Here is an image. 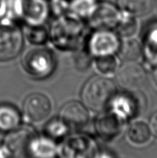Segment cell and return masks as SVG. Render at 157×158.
Wrapping results in <instances>:
<instances>
[{"instance_id": "277c9868", "label": "cell", "mask_w": 157, "mask_h": 158, "mask_svg": "<svg viewBox=\"0 0 157 158\" xmlns=\"http://www.w3.org/2000/svg\"><path fill=\"white\" fill-rule=\"evenodd\" d=\"M52 110V104L46 95L40 93L27 97L23 104V113L26 118L34 123L42 122L47 118Z\"/></svg>"}, {"instance_id": "d4e9b609", "label": "cell", "mask_w": 157, "mask_h": 158, "mask_svg": "<svg viewBox=\"0 0 157 158\" xmlns=\"http://www.w3.org/2000/svg\"><path fill=\"white\" fill-rule=\"evenodd\" d=\"M6 153H7V151H6V148L2 149V147L0 146V158H3V156L6 155Z\"/></svg>"}, {"instance_id": "8992f818", "label": "cell", "mask_w": 157, "mask_h": 158, "mask_svg": "<svg viewBox=\"0 0 157 158\" xmlns=\"http://www.w3.org/2000/svg\"><path fill=\"white\" fill-rule=\"evenodd\" d=\"M33 140L31 133L26 130H18L11 133L6 139L5 148L9 155L15 158L31 156V144Z\"/></svg>"}, {"instance_id": "ac0fdd59", "label": "cell", "mask_w": 157, "mask_h": 158, "mask_svg": "<svg viewBox=\"0 0 157 158\" xmlns=\"http://www.w3.org/2000/svg\"><path fill=\"white\" fill-rule=\"evenodd\" d=\"M95 0H74L71 4V10L78 16H90L95 10Z\"/></svg>"}, {"instance_id": "9a60e30c", "label": "cell", "mask_w": 157, "mask_h": 158, "mask_svg": "<svg viewBox=\"0 0 157 158\" xmlns=\"http://www.w3.org/2000/svg\"><path fill=\"white\" fill-rule=\"evenodd\" d=\"M127 135L132 143L137 145H143L150 140L151 132L146 123L135 122L128 129Z\"/></svg>"}, {"instance_id": "8fae6325", "label": "cell", "mask_w": 157, "mask_h": 158, "mask_svg": "<svg viewBox=\"0 0 157 158\" xmlns=\"http://www.w3.org/2000/svg\"><path fill=\"white\" fill-rule=\"evenodd\" d=\"M95 127L99 135L103 138H114L121 131V119L114 113L103 114L97 120Z\"/></svg>"}, {"instance_id": "ba28073f", "label": "cell", "mask_w": 157, "mask_h": 158, "mask_svg": "<svg viewBox=\"0 0 157 158\" xmlns=\"http://www.w3.org/2000/svg\"><path fill=\"white\" fill-rule=\"evenodd\" d=\"M89 17L92 27L99 30H107L116 26L121 19L118 10L109 3L96 6Z\"/></svg>"}, {"instance_id": "cb8c5ba5", "label": "cell", "mask_w": 157, "mask_h": 158, "mask_svg": "<svg viewBox=\"0 0 157 158\" xmlns=\"http://www.w3.org/2000/svg\"><path fill=\"white\" fill-rule=\"evenodd\" d=\"M149 126L154 137L157 139V110L152 114L149 120Z\"/></svg>"}, {"instance_id": "2e32d148", "label": "cell", "mask_w": 157, "mask_h": 158, "mask_svg": "<svg viewBox=\"0 0 157 158\" xmlns=\"http://www.w3.org/2000/svg\"><path fill=\"white\" fill-rule=\"evenodd\" d=\"M55 154V147L49 140L40 138L33 140L31 144V155L37 158H52Z\"/></svg>"}, {"instance_id": "5b68a950", "label": "cell", "mask_w": 157, "mask_h": 158, "mask_svg": "<svg viewBox=\"0 0 157 158\" xmlns=\"http://www.w3.org/2000/svg\"><path fill=\"white\" fill-rule=\"evenodd\" d=\"M117 80L126 89L135 90L146 84L147 74L138 63L126 62L119 69Z\"/></svg>"}, {"instance_id": "5bb4252c", "label": "cell", "mask_w": 157, "mask_h": 158, "mask_svg": "<svg viewBox=\"0 0 157 158\" xmlns=\"http://www.w3.org/2000/svg\"><path fill=\"white\" fill-rule=\"evenodd\" d=\"M111 103L112 104L113 113L121 120L127 119L136 112V102L132 100V98L128 96L122 95L115 97Z\"/></svg>"}, {"instance_id": "52a82bcc", "label": "cell", "mask_w": 157, "mask_h": 158, "mask_svg": "<svg viewBox=\"0 0 157 158\" xmlns=\"http://www.w3.org/2000/svg\"><path fill=\"white\" fill-rule=\"evenodd\" d=\"M120 46L116 35L107 30H100L94 33L89 41L90 52L95 56L112 55Z\"/></svg>"}, {"instance_id": "7c38bea8", "label": "cell", "mask_w": 157, "mask_h": 158, "mask_svg": "<svg viewBox=\"0 0 157 158\" xmlns=\"http://www.w3.org/2000/svg\"><path fill=\"white\" fill-rule=\"evenodd\" d=\"M118 5L125 12L135 16L149 14L155 6V0H117Z\"/></svg>"}, {"instance_id": "6da1fadb", "label": "cell", "mask_w": 157, "mask_h": 158, "mask_svg": "<svg viewBox=\"0 0 157 158\" xmlns=\"http://www.w3.org/2000/svg\"><path fill=\"white\" fill-rule=\"evenodd\" d=\"M116 94V86L112 80L95 77L88 80L82 93L84 104L91 110L103 111L111 104Z\"/></svg>"}, {"instance_id": "4fadbf2b", "label": "cell", "mask_w": 157, "mask_h": 158, "mask_svg": "<svg viewBox=\"0 0 157 158\" xmlns=\"http://www.w3.org/2000/svg\"><path fill=\"white\" fill-rule=\"evenodd\" d=\"M20 124V115L15 107L0 105V131H15Z\"/></svg>"}, {"instance_id": "484cf974", "label": "cell", "mask_w": 157, "mask_h": 158, "mask_svg": "<svg viewBox=\"0 0 157 158\" xmlns=\"http://www.w3.org/2000/svg\"><path fill=\"white\" fill-rule=\"evenodd\" d=\"M153 79H154V82H155V85H156V86H157V69L154 71Z\"/></svg>"}, {"instance_id": "7402d4cb", "label": "cell", "mask_w": 157, "mask_h": 158, "mask_svg": "<svg viewBox=\"0 0 157 158\" xmlns=\"http://www.w3.org/2000/svg\"><path fill=\"white\" fill-rule=\"evenodd\" d=\"M26 35L29 41L35 44L44 43L47 39L46 30L41 27L29 28V29H27Z\"/></svg>"}, {"instance_id": "30bf717a", "label": "cell", "mask_w": 157, "mask_h": 158, "mask_svg": "<svg viewBox=\"0 0 157 158\" xmlns=\"http://www.w3.org/2000/svg\"><path fill=\"white\" fill-rule=\"evenodd\" d=\"M20 14L27 23L38 26L47 16L48 7L45 0H19Z\"/></svg>"}, {"instance_id": "d6986e66", "label": "cell", "mask_w": 157, "mask_h": 158, "mask_svg": "<svg viewBox=\"0 0 157 158\" xmlns=\"http://www.w3.org/2000/svg\"><path fill=\"white\" fill-rule=\"evenodd\" d=\"M96 68L100 73L103 74L112 73L115 70L117 62L112 55H106L98 56L95 62Z\"/></svg>"}, {"instance_id": "3957f363", "label": "cell", "mask_w": 157, "mask_h": 158, "mask_svg": "<svg viewBox=\"0 0 157 158\" xmlns=\"http://www.w3.org/2000/svg\"><path fill=\"white\" fill-rule=\"evenodd\" d=\"M23 66L31 75L43 77L49 75L54 68L52 53L42 48L30 49L23 56Z\"/></svg>"}, {"instance_id": "e0dca14e", "label": "cell", "mask_w": 157, "mask_h": 158, "mask_svg": "<svg viewBox=\"0 0 157 158\" xmlns=\"http://www.w3.org/2000/svg\"><path fill=\"white\" fill-rule=\"evenodd\" d=\"M119 49L121 58L126 62L134 61L141 55V47L139 43L134 40L124 43L121 47L119 46Z\"/></svg>"}, {"instance_id": "ffe728a7", "label": "cell", "mask_w": 157, "mask_h": 158, "mask_svg": "<svg viewBox=\"0 0 157 158\" xmlns=\"http://www.w3.org/2000/svg\"><path fill=\"white\" fill-rule=\"evenodd\" d=\"M118 31L123 36L129 37L135 33L136 30V23L133 18L127 14V17L125 19H120L119 23L117 25Z\"/></svg>"}, {"instance_id": "7a4b0ae2", "label": "cell", "mask_w": 157, "mask_h": 158, "mask_svg": "<svg viewBox=\"0 0 157 158\" xmlns=\"http://www.w3.org/2000/svg\"><path fill=\"white\" fill-rule=\"evenodd\" d=\"M23 39L20 29L9 22L0 23V62L15 58L22 49Z\"/></svg>"}, {"instance_id": "44dd1931", "label": "cell", "mask_w": 157, "mask_h": 158, "mask_svg": "<svg viewBox=\"0 0 157 158\" xmlns=\"http://www.w3.org/2000/svg\"><path fill=\"white\" fill-rule=\"evenodd\" d=\"M67 131V126L60 120L51 121L46 127V132L52 137H60L64 135Z\"/></svg>"}, {"instance_id": "9c48e42d", "label": "cell", "mask_w": 157, "mask_h": 158, "mask_svg": "<svg viewBox=\"0 0 157 158\" xmlns=\"http://www.w3.org/2000/svg\"><path fill=\"white\" fill-rule=\"evenodd\" d=\"M89 113L84 105L77 101L66 103L60 111V120L67 127H83L89 121Z\"/></svg>"}, {"instance_id": "603a6c76", "label": "cell", "mask_w": 157, "mask_h": 158, "mask_svg": "<svg viewBox=\"0 0 157 158\" xmlns=\"http://www.w3.org/2000/svg\"><path fill=\"white\" fill-rule=\"evenodd\" d=\"M146 43L149 56L154 61L157 62V29L149 32Z\"/></svg>"}, {"instance_id": "4316f807", "label": "cell", "mask_w": 157, "mask_h": 158, "mask_svg": "<svg viewBox=\"0 0 157 158\" xmlns=\"http://www.w3.org/2000/svg\"><path fill=\"white\" fill-rule=\"evenodd\" d=\"M4 1L5 0H0V16H1L2 11V7H3V4H4Z\"/></svg>"}]
</instances>
